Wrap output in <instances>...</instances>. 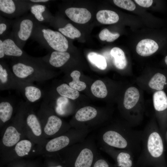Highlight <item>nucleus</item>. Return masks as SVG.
<instances>
[{
  "label": "nucleus",
  "instance_id": "1",
  "mask_svg": "<svg viewBox=\"0 0 167 167\" xmlns=\"http://www.w3.org/2000/svg\"><path fill=\"white\" fill-rule=\"evenodd\" d=\"M142 135V131L129 125H115L102 128L97 139L99 144L127 150L135 156L140 153Z\"/></svg>",
  "mask_w": 167,
  "mask_h": 167
},
{
  "label": "nucleus",
  "instance_id": "2",
  "mask_svg": "<svg viewBox=\"0 0 167 167\" xmlns=\"http://www.w3.org/2000/svg\"><path fill=\"white\" fill-rule=\"evenodd\" d=\"M164 151L163 141L156 125L151 123L142 131L141 149L137 163L140 167H158Z\"/></svg>",
  "mask_w": 167,
  "mask_h": 167
},
{
  "label": "nucleus",
  "instance_id": "3",
  "mask_svg": "<svg viewBox=\"0 0 167 167\" xmlns=\"http://www.w3.org/2000/svg\"><path fill=\"white\" fill-rule=\"evenodd\" d=\"M67 167H92L100 154L93 135L59 152Z\"/></svg>",
  "mask_w": 167,
  "mask_h": 167
},
{
  "label": "nucleus",
  "instance_id": "4",
  "mask_svg": "<svg viewBox=\"0 0 167 167\" xmlns=\"http://www.w3.org/2000/svg\"><path fill=\"white\" fill-rule=\"evenodd\" d=\"M31 37L48 49L66 52L69 48L68 41L63 35L41 24L37 21Z\"/></svg>",
  "mask_w": 167,
  "mask_h": 167
},
{
  "label": "nucleus",
  "instance_id": "5",
  "mask_svg": "<svg viewBox=\"0 0 167 167\" xmlns=\"http://www.w3.org/2000/svg\"><path fill=\"white\" fill-rule=\"evenodd\" d=\"M91 131L72 128L65 134L56 137L48 141L46 150L50 152H58L78 143L83 141Z\"/></svg>",
  "mask_w": 167,
  "mask_h": 167
},
{
  "label": "nucleus",
  "instance_id": "6",
  "mask_svg": "<svg viewBox=\"0 0 167 167\" xmlns=\"http://www.w3.org/2000/svg\"><path fill=\"white\" fill-rule=\"evenodd\" d=\"M37 20L31 14L23 16L12 23L11 34L20 49L24 47L27 40L31 37Z\"/></svg>",
  "mask_w": 167,
  "mask_h": 167
},
{
  "label": "nucleus",
  "instance_id": "7",
  "mask_svg": "<svg viewBox=\"0 0 167 167\" xmlns=\"http://www.w3.org/2000/svg\"><path fill=\"white\" fill-rule=\"evenodd\" d=\"M98 110L95 108L86 106L81 108L76 112L75 120L71 124L72 128L85 129L91 131L98 125L94 121L98 115Z\"/></svg>",
  "mask_w": 167,
  "mask_h": 167
},
{
  "label": "nucleus",
  "instance_id": "8",
  "mask_svg": "<svg viewBox=\"0 0 167 167\" xmlns=\"http://www.w3.org/2000/svg\"><path fill=\"white\" fill-rule=\"evenodd\" d=\"M33 3L29 0H0V16L9 18L19 16L30 10Z\"/></svg>",
  "mask_w": 167,
  "mask_h": 167
},
{
  "label": "nucleus",
  "instance_id": "9",
  "mask_svg": "<svg viewBox=\"0 0 167 167\" xmlns=\"http://www.w3.org/2000/svg\"><path fill=\"white\" fill-rule=\"evenodd\" d=\"M100 149L111 156L115 162L116 167H135L134 157L130 152L99 144Z\"/></svg>",
  "mask_w": 167,
  "mask_h": 167
},
{
  "label": "nucleus",
  "instance_id": "10",
  "mask_svg": "<svg viewBox=\"0 0 167 167\" xmlns=\"http://www.w3.org/2000/svg\"><path fill=\"white\" fill-rule=\"evenodd\" d=\"M71 127V126H65L58 117L52 115L48 118L44 131L45 133L49 136L60 135L68 131Z\"/></svg>",
  "mask_w": 167,
  "mask_h": 167
},
{
  "label": "nucleus",
  "instance_id": "11",
  "mask_svg": "<svg viewBox=\"0 0 167 167\" xmlns=\"http://www.w3.org/2000/svg\"><path fill=\"white\" fill-rule=\"evenodd\" d=\"M65 12L71 20L78 24H85L91 17L90 12L84 8L70 7L66 9Z\"/></svg>",
  "mask_w": 167,
  "mask_h": 167
},
{
  "label": "nucleus",
  "instance_id": "12",
  "mask_svg": "<svg viewBox=\"0 0 167 167\" xmlns=\"http://www.w3.org/2000/svg\"><path fill=\"white\" fill-rule=\"evenodd\" d=\"M3 42L4 53L5 55L15 57H20L24 54V51L16 44L11 33L9 36L0 38Z\"/></svg>",
  "mask_w": 167,
  "mask_h": 167
},
{
  "label": "nucleus",
  "instance_id": "13",
  "mask_svg": "<svg viewBox=\"0 0 167 167\" xmlns=\"http://www.w3.org/2000/svg\"><path fill=\"white\" fill-rule=\"evenodd\" d=\"M159 46L154 41L150 39H145L140 41L137 45V53L142 56H150L158 49Z\"/></svg>",
  "mask_w": 167,
  "mask_h": 167
},
{
  "label": "nucleus",
  "instance_id": "14",
  "mask_svg": "<svg viewBox=\"0 0 167 167\" xmlns=\"http://www.w3.org/2000/svg\"><path fill=\"white\" fill-rule=\"evenodd\" d=\"M30 10L31 14L40 23L50 22L52 19L49 10L45 5L33 3Z\"/></svg>",
  "mask_w": 167,
  "mask_h": 167
},
{
  "label": "nucleus",
  "instance_id": "15",
  "mask_svg": "<svg viewBox=\"0 0 167 167\" xmlns=\"http://www.w3.org/2000/svg\"><path fill=\"white\" fill-rule=\"evenodd\" d=\"M138 89L134 87L128 88L126 91L123 101L124 108L127 110H131L136 105L139 98Z\"/></svg>",
  "mask_w": 167,
  "mask_h": 167
},
{
  "label": "nucleus",
  "instance_id": "16",
  "mask_svg": "<svg viewBox=\"0 0 167 167\" xmlns=\"http://www.w3.org/2000/svg\"><path fill=\"white\" fill-rule=\"evenodd\" d=\"M20 134L13 126H8L6 130L2 139L3 144L7 147H11L19 141Z\"/></svg>",
  "mask_w": 167,
  "mask_h": 167
},
{
  "label": "nucleus",
  "instance_id": "17",
  "mask_svg": "<svg viewBox=\"0 0 167 167\" xmlns=\"http://www.w3.org/2000/svg\"><path fill=\"white\" fill-rule=\"evenodd\" d=\"M12 70L15 75L20 78L28 77L32 75L35 70L32 66L21 62L14 64L12 66Z\"/></svg>",
  "mask_w": 167,
  "mask_h": 167
},
{
  "label": "nucleus",
  "instance_id": "18",
  "mask_svg": "<svg viewBox=\"0 0 167 167\" xmlns=\"http://www.w3.org/2000/svg\"><path fill=\"white\" fill-rule=\"evenodd\" d=\"M70 57V54L68 52L54 51L51 54L49 62L52 66L59 67L65 64Z\"/></svg>",
  "mask_w": 167,
  "mask_h": 167
},
{
  "label": "nucleus",
  "instance_id": "19",
  "mask_svg": "<svg viewBox=\"0 0 167 167\" xmlns=\"http://www.w3.org/2000/svg\"><path fill=\"white\" fill-rule=\"evenodd\" d=\"M97 20L104 24H111L117 23L119 17L115 12L109 10H102L98 11L96 15Z\"/></svg>",
  "mask_w": 167,
  "mask_h": 167
},
{
  "label": "nucleus",
  "instance_id": "20",
  "mask_svg": "<svg viewBox=\"0 0 167 167\" xmlns=\"http://www.w3.org/2000/svg\"><path fill=\"white\" fill-rule=\"evenodd\" d=\"M110 54L114 58V65L117 69L122 70L125 68L127 62L124 53L121 49L114 47L111 49Z\"/></svg>",
  "mask_w": 167,
  "mask_h": 167
},
{
  "label": "nucleus",
  "instance_id": "21",
  "mask_svg": "<svg viewBox=\"0 0 167 167\" xmlns=\"http://www.w3.org/2000/svg\"><path fill=\"white\" fill-rule=\"evenodd\" d=\"M153 102L155 109L158 112L162 111L167 109V96L163 91L155 92L153 96Z\"/></svg>",
  "mask_w": 167,
  "mask_h": 167
},
{
  "label": "nucleus",
  "instance_id": "22",
  "mask_svg": "<svg viewBox=\"0 0 167 167\" xmlns=\"http://www.w3.org/2000/svg\"><path fill=\"white\" fill-rule=\"evenodd\" d=\"M58 92L62 96L72 100H75L79 96V93L76 89L66 84H63L56 88Z\"/></svg>",
  "mask_w": 167,
  "mask_h": 167
},
{
  "label": "nucleus",
  "instance_id": "23",
  "mask_svg": "<svg viewBox=\"0 0 167 167\" xmlns=\"http://www.w3.org/2000/svg\"><path fill=\"white\" fill-rule=\"evenodd\" d=\"M89 61L92 65L101 70H105L107 67V63L105 58L103 56L94 52L89 53L88 55Z\"/></svg>",
  "mask_w": 167,
  "mask_h": 167
},
{
  "label": "nucleus",
  "instance_id": "24",
  "mask_svg": "<svg viewBox=\"0 0 167 167\" xmlns=\"http://www.w3.org/2000/svg\"><path fill=\"white\" fill-rule=\"evenodd\" d=\"M26 122L34 135L39 136L41 135V126L38 119L35 114H29L27 117Z\"/></svg>",
  "mask_w": 167,
  "mask_h": 167
},
{
  "label": "nucleus",
  "instance_id": "25",
  "mask_svg": "<svg viewBox=\"0 0 167 167\" xmlns=\"http://www.w3.org/2000/svg\"><path fill=\"white\" fill-rule=\"evenodd\" d=\"M91 89L92 93L97 97L104 98L107 95L108 92L106 86L101 80H97L94 82Z\"/></svg>",
  "mask_w": 167,
  "mask_h": 167
},
{
  "label": "nucleus",
  "instance_id": "26",
  "mask_svg": "<svg viewBox=\"0 0 167 167\" xmlns=\"http://www.w3.org/2000/svg\"><path fill=\"white\" fill-rule=\"evenodd\" d=\"M166 79L164 75L159 73L156 74L148 83L149 86L151 88L161 91L166 84Z\"/></svg>",
  "mask_w": 167,
  "mask_h": 167
},
{
  "label": "nucleus",
  "instance_id": "27",
  "mask_svg": "<svg viewBox=\"0 0 167 167\" xmlns=\"http://www.w3.org/2000/svg\"><path fill=\"white\" fill-rule=\"evenodd\" d=\"M32 147L31 142L27 139L19 141L15 145V150L17 155L23 157L28 154Z\"/></svg>",
  "mask_w": 167,
  "mask_h": 167
},
{
  "label": "nucleus",
  "instance_id": "28",
  "mask_svg": "<svg viewBox=\"0 0 167 167\" xmlns=\"http://www.w3.org/2000/svg\"><path fill=\"white\" fill-rule=\"evenodd\" d=\"M58 30L64 36L71 39L79 37L81 35L80 32L71 24L69 23L63 27L59 28Z\"/></svg>",
  "mask_w": 167,
  "mask_h": 167
},
{
  "label": "nucleus",
  "instance_id": "29",
  "mask_svg": "<svg viewBox=\"0 0 167 167\" xmlns=\"http://www.w3.org/2000/svg\"><path fill=\"white\" fill-rule=\"evenodd\" d=\"M13 108L7 102H2L0 103V118L3 123L9 121L11 118Z\"/></svg>",
  "mask_w": 167,
  "mask_h": 167
},
{
  "label": "nucleus",
  "instance_id": "30",
  "mask_svg": "<svg viewBox=\"0 0 167 167\" xmlns=\"http://www.w3.org/2000/svg\"><path fill=\"white\" fill-rule=\"evenodd\" d=\"M80 76V72L77 70L74 71L71 74V76L73 80L69 83V85L71 88L78 91H81L84 90L86 85V84L79 80Z\"/></svg>",
  "mask_w": 167,
  "mask_h": 167
},
{
  "label": "nucleus",
  "instance_id": "31",
  "mask_svg": "<svg viewBox=\"0 0 167 167\" xmlns=\"http://www.w3.org/2000/svg\"><path fill=\"white\" fill-rule=\"evenodd\" d=\"M25 94L28 100L30 101L33 102L41 98V92L39 88L30 86L25 87Z\"/></svg>",
  "mask_w": 167,
  "mask_h": 167
},
{
  "label": "nucleus",
  "instance_id": "32",
  "mask_svg": "<svg viewBox=\"0 0 167 167\" xmlns=\"http://www.w3.org/2000/svg\"><path fill=\"white\" fill-rule=\"evenodd\" d=\"M99 36L101 41L106 40L107 42H111L118 38L120 35L118 33H112L107 29L105 28L100 32Z\"/></svg>",
  "mask_w": 167,
  "mask_h": 167
},
{
  "label": "nucleus",
  "instance_id": "33",
  "mask_svg": "<svg viewBox=\"0 0 167 167\" xmlns=\"http://www.w3.org/2000/svg\"><path fill=\"white\" fill-rule=\"evenodd\" d=\"M69 103V100L66 97L61 96L58 98L56 101V111L59 114H65L66 107Z\"/></svg>",
  "mask_w": 167,
  "mask_h": 167
},
{
  "label": "nucleus",
  "instance_id": "34",
  "mask_svg": "<svg viewBox=\"0 0 167 167\" xmlns=\"http://www.w3.org/2000/svg\"><path fill=\"white\" fill-rule=\"evenodd\" d=\"M114 3L117 6L130 11H134L136 6L134 2L130 0H114Z\"/></svg>",
  "mask_w": 167,
  "mask_h": 167
},
{
  "label": "nucleus",
  "instance_id": "35",
  "mask_svg": "<svg viewBox=\"0 0 167 167\" xmlns=\"http://www.w3.org/2000/svg\"><path fill=\"white\" fill-rule=\"evenodd\" d=\"M92 167H116L100 154L97 156Z\"/></svg>",
  "mask_w": 167,
  "mask_h": 167
},
{
  "label": "nucleus",
  "instance_id": "36",
  "mask_svg": "<svg viewBox=\"0 0 167 167\" xmlns=\"http://www.w3.org/2000/svg\"><path fill=\"white\" fill-rule=\"evenodd\" d=\"M0 38H1L5 36L7 31L12 23H11L10 21L5 19L1 16H0Z\"/></svg>",
  "mask_w": 167,
  "mask_h": 167
},
{
  "label": "nucleus",
  "instance_id": "37",
  "mask_svg": "<svg viewBox=\"0 0 167 167\" xmlns=\"http://www.w3.org/2000/svg\"><path fill=\"white\" fill-rule=\"evenodd\" d=\"M8 73L6 69L2 64H0V80L2 84L6 83L8 80Z\"/></svg>",
  "mask_w": 167,
  "mask_h": 167
},
{
  "label": "nucleus",
  "instance_id": "38",
  "mask_svg": "<svg viewBox=\"0 0 167 167\" xmlns=\"http://www.w3.org/2000/svg\"><path fill=\"white\" fill-rule=\"evenodd\" d=\"M134 1L139 5L144 7H148L153 3L152 0H135Z\"/></svg>",
  "mask_w": 167,
  "mask_h": 167
},
{
  "label": "nucleus",
  "instance_id": "39",
  "mask_svg": "<svg viewBox=\"0 0 167 167\" xmlns=\"http://www.w3.org/2000/svg\"><path fill=\"white\" fill-rule=\"evenodd\" d=\"M5 55L4 53L3 42L2 40L0 39V58H3Z\"/></svg>",
  "mask_w": 167,
  "mask_h": 167
},
{
  "label": "nucleus",
  "instance_id": "40",
  "mask_svg": "<svg viewBox=\"0 0 167 167\" xmlns=\"http://www.w3.org/2000/svg\"><path fill=\"white\" fill-rule=\"evenodd\" d=\"M29 1L31 2L35 3H45L50 1L49 0H30Z\"/></svg>",
  "mask_w": 167,
  "mask_h": 167
},
{
  "label": "nucleus",
  "instance_id": "41",
  "mask_svg": "<svg viewBox=\"0 0 167 167\" xmlns=\"http://www.w3.org/2000/svg\"><path fill=\"white\" fill-rule=\"evenodd\" d=\"M49 167H64V166L61 165H58L54 166H51Z\"/></svg>",
  "mask_w": 167,
  "mask_h": 167
},
{
  "label": "nucleus",
  "instance_id": "42",
  "mask_svg": "<svg viewBox=\"0 0 167 167\" xmlns=\"http://www.w3.org/2000/svg\"><path fill=\"white\" fill-rule=\"evenodd\" d=\"M165 62L166 64L167 65V56L165 57Z\"/></svg>",
  "mask_w": 167,
  "mask_h": 167
},
{
  "label": "nucleus",
  "instance_id": "43",
  "mask_svg": "<svg viewBox=\"0 0 167 167\" xmlns=\"http://www.w3.org/2000/svg\"></svg>",
  "mask_w": 167,
  "mask_h": 167
}]
</instances>
